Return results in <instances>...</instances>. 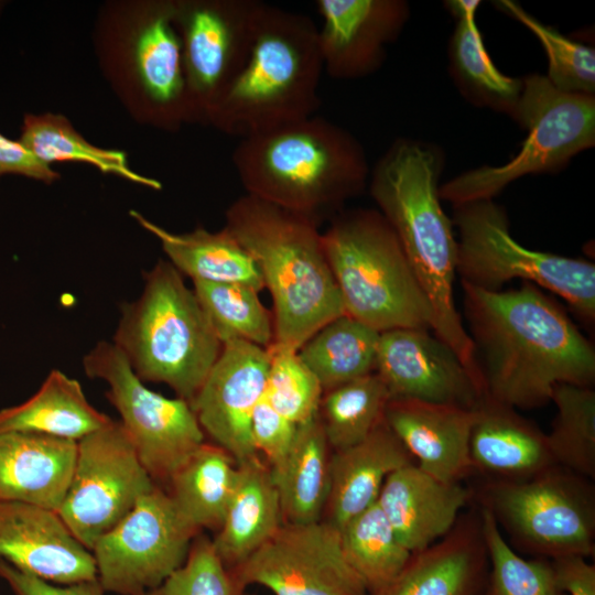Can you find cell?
Wrapping results in <instances>:
<instances>
[{
	"label": "cell",
	"mask_w": 595,
	"mask_h": 595,
	"mask_svg": "<svg viewBox=\"0 0 595 595\" xmlns=\"http://www.w3.org/2000/svg\"><path fill=\"white\" fill-rule=\"evenodd\" d=\"M462 286L484 394L531 409L550 402L558 385H593L592 343L540 288L529 282L507 291Z\"/></svg>",
	"instance_id": "cell-1"
},
{
	"label": "cell",
	"mask_w": 595,
	"mask_h": 595,
	"mask_svg": "<svg viewBox=\"0 0 595 595\" xmlns=\"http://www.w3.org/2000/svg\"><path fill=\"white\" fill-rule=\"evenodd\" d=\"M443 164L436 145L397 139L376 163L369 191L429 301L432 332L454 349L483 386L472 340L454 301L457 242L439 195Z\"/></svg>",
	"instance_id": "cell-2"
},
{
	"label": "cell",
	"mask_w": 595,
	"mask_h": 595,
	"mask_svg": "<svg viewBox=\"0 0 595 595\" xmlns=\"http://www.w3.org/2000/svg\"><path fill=\"white\" fill-rule=\"evenodd\" d=\"M232 164L246 194L317 224L360 194L370 173L355 137L315 115L240 139Z\"/></svg>",
	"instance_id": "cell-3"
},
{
	"label": "cell",
	"mask_w": 595,
	"mask_h": 595,
	"mask_svg": "<svg viewBox=\"0 0 595 595\" xmlns=\"http://www.w3.org/2000/svg\"><path fill=\"white\" fill-rule=\"evenodd\" d=\"M316 221L245 194L227 208V229L256 261L273 303V344L299 350L346 314Z\"/></svg>",
	"instance_id": "cell-4"
},
{
	"label": "cell",
	"mask_w": 595,
	"mask_h": 595,
	"mask_svg": "<svg viewBox=\"0 0 595 595\" xmlns=\"http://www.w3.org/2000/svg\"><path fill=\"white\" fill-rule=\"evenodd\" d=\"M323 71L313 20L266 4L245 66L206 122L242 139L314 116Z\"/></svg>",
	"instance_id": "cell-5"
},
{
	"label": "cell",
	"mask_w": 595,
	"mask_h": 595,
	"mask_svg": "<svg viewBox=\"0 0 595 595\" xmlns=\"http://www.w3.org/2000/svg\"><path fill=\"white\" fill-rule=\"evenodd\" d=\"M140 296L121 306L113 344L142 381L162 382L188 403L223 343L183 275L165 260L144 273Z\"/></svg>",
	"instance_id": "cell-6"
},
{
	"label": "cell",
	"mask_w": 595,
	"mask_h": 595,
	"mask_svg": "<svg viewBox=\"0 0 595 595\" xmlns=\"http://www.w3.org/2000/svg\"><path fill=\"white\" fill-rule=\"evenodd\" d=\"M322 240L347 315L378 333L431 329L429 301L394 231L378 210L338 213Z\"/></svg>",
	"instance_id": "cell-7"
},
{
	"label": "cell",
	"mask_w": 595,
	"mask_h": 595,
	"mask_svg": "<svg viewBox=\"0 0 595 595\" xmlns=\"http://www.w3.org/2000/svg\"><path fill=\"white\" fill-rule=\"evenodd\" d=\"M458 231L456 274L461 282L500 291L520 279L561 296L587 324L595 321V266L580 258L531 250L509 229L502 206L483 199L454 206Z\"/></svg>",
	"instance_id": "cell-8"
},
{
	"label": "cell",
	"mask_w": 595,
	"mask_h": 595,
	"mask_svg": "<svg viewBox=\"0 0 595 595\" xmlns=\"http://www.w3.org/2000/svg\"><path fill=\"white\" fill-rule=\"evenodd\" d=\"M513 120L528 131L520 151L502 165L464 172L439 188L454 206L493 199L507 185L531 174L558 172L595 144V95L556 89L539 74L522 78Z\"/></svg>",
	"instance_id": "cell-9"
},
{
	"label": "cell",
	"mask_w": 595,
	"mask_h": 595,
	"mask_svg": "<svg viewBox=\"0 0 595 595\" xmlns=\"http://www.w3.org/2000/svg\"><path fill=\"white\" fill-rule=\"evenodd\" d=\"M591 479L560 465L522 480H493L486 508L528 551L551 560L588 559L595 550V490Z\"/></svg>",
	"instance_id": "cell-10"
},
{
	"label": "cell",
	"mask_w": 595,
	"mask_h": 595,
	"mask_svg": "<svg viewBox=\"0 0 595 595\" xmlns=\"http://www.w3.org/2000/svg\"><path fill=\"white\" fill-rule=\"evenodd\" d=\"M83 368L87 377L107 383L105 394L120 414L143 466L158 486H166L205 442L191 404L149 389L113 343L99 342L84 356Z\"/></svg>",
	"instance_id": "cell-11"
},
{
	"label": "cell",
	"mask_w": 595,
	"mask_h": 595,
	"mask_svg": "<svg viewBox=\"0 0 595 595\" xmlns=\"http://www.w3.org/2000/svg\"><path fill=\"white\" fill-rule=\"evenodd\" d=\"M155 486L129 434L112 420L77 441L73 475L57 513L90 551Z\"/></svg>",
	"instance_id": "cell-12"
},
{
	"label": "cell",
	"mask_w": 595,
	"mask_h": 595,
	"mask_svg": "<svg viewBox=\"0 0 595 595\" xmlns=\"http://www.w3.org/2000/svg\"><path fill=\"white\" fill-rule=\"evenodd\" d=\"M198 532L156 485L94 544L97 580L118 595L153 588L184 564Z\"/></svg>",
	"instance_id": "cell-13"
},
{
	"label": "cell",
	"mask_w": 595,
	"mask_h": 595,
	"mask_svg": "<svg viewBox=\"0 0 595 595\" xmlns=\"http://www.w3.org/2000/svg\"><path fill=\"white\" fill-rule=\"evenodd\" d=\"M266 3L174 0L191 121L206 118L245 66Z\"/></svg>",
	"instance_id": "cell-14"
},
{
	"label": "cell",
	"mask_w": 595,
	"mask_h": 595,
	"mask_svg": "<svg viewBox=\"0 0 595 595\" xmlns=\"http://www.w3.org/2000/svg\"><path fill=\"white\" fill-rule=\"evenodd\" d=\"M229 572L241 592L257 584L274 595L369 594L345 558L339 529L328 521L283 523Z\"/></svg>",
	"instance_id": "cell-15"
},
{
	"label": "cell",
	"mask_w": 595,
	"mask_h": 595,
	"mask_svg": "<svg viewBox=\"0 0 595 595\" xmlns=\"http://www.w3.org/2000/svg\"><path fill=\"white\" fill-rule=\"evenodd\" d=\"M127 31L122 62L145 118L169 129L191 121L174 0L139 4Z\"/></svg>",
	"instance_id": "cell-16"
},
{
	"label": "cell",
	"mask_w": 595,
	"mask_h": 595,
	"mask_svg": "<svg viewBox=\"0 0 595 595\" xmlns=\"http://www.w3.org/2000/svg\"><path fill=\"white\" fill-rule=\"evenodd\" d=\"M424 328L380 333L375 371L391 399L474 409L484 389L454 349Z\"/></svg>",
	"instance_id": "cell-17"
},
{
	"label": "cell",
	"mask_w": 595,
	"mask_h": 595,
	"mask_svg": "<svg viewBox=\"0 0 595 595\" xmlns=\"http://www.w3.org/2000/svg\"><path fill=\"white\" fill-rule=\"evenodd\" d=\"M269 365L268 348L239 339L226 342L190 403L204 434L237 464L258 458L250 421L264 396Z\"/></svg>",
	"instance_id": "cell-18"
},
{
	"label": "cell",
	"mask_w": 595,
	"mask_h": 595,
	"mask_svg": "<svg viewBox=\"0 0 595 595\" xmlns=\"http://www.w3.org/2000/svg\"><path fill=\"white\" fill-rule=\"evenodd\" d=\"M315 7L323 68L337 79L377 71L409 18L402 0H317Z\"/></svg>",
	"instance_id": "cell-19"
},
{
	"label": "cell",
	"mask_w": 595,
	"mask_h": 595,
	"mask_svg": "<svg viewBox=\"0 0 595 595\" xmlns=\"http://www.w3.org/2000/svg\"><path fill=\"white\" fill-rule=\"evenodd\" d=\"M0 559L55 584L97 580L95 560L57 511L0 500Z\"/></svg>",
	"instance_id": "cell-20"
},
{
	"label": "cell",
	"mask_w": 595,
	"mask_h": 595,
	"mask_svg": "<svg viewBox=\"0 0 595 595\" xmlns=\"http://www.w3.org/2000/svg\"><path fill=\"white\" fill-rule=\"evenodd\" d=\"M475 408L409 399H391L385 421L414 463L446 483H459L474 472L469 437Z\"/></svg>",
	"instance_id": "cell-21"
},
{
	"label": "cell",
	"mask_w": 595,
	"mask_h": 595,
	"mask_svg": "<svg viewBox=\"0 0 595 595\" xmlns=\"http://www.w3.org/2000/svg\"><path fill=\"white\" fill-rule=\"evenodd\" d=\"M470 497L459 483L442 482L412 463L386 478L377 505L401 544L415 553L453 529Z\"/></svg>",
	"instance_id": "cell-22"
},
{
	"label": "cell",
	"mask_w": 595,
	"mask_h": 595,
	"mask_svg": "<svg viewBox=\"0 0 595 595\" xmlns=\"http://www.w3.org/2000/svg\"><path fill=\"white\" fill-rule=\"evenodd\" d=\"M469 456L474 470L494 480H522L558 465L547 433L515 408L486 394L475 407Z\"/></svg>",
	"instance_id": "cell-23"
},
{
	"label": "cell",
	"mask_w": 595,
	"mask_h": 595,
	"mask_svg": "<svg viewBox=\"0 0 595 595\" xmlns=\"http://www.w3.org/2000/svg\"><path fill=\"white\" fill-rule=\"evenodd\" d=\"M76 454L74 440L28 432L0 434V500L57 511Z\"/></svg>",
	"instance_id": "cell-24"
},
{
	"label": "cell",
	"mask_w": 595,
	"mask_h": 595,
	"mask_svg": "<svg viewBox=\"0 0 595 595\" xmlns=\"http://www.w3.org/2000/svg\"><path fill=\"white\" fill-rule=\"evenodd\" d=\"M486 558L479 516L468 518L412 553L400 574L374 595H477Z\"/></svg>",
	"instance_id": "cell-25"
},
{
	"label": "cell",
	"mask_w": 595,
	"mask_h": 595,
	"mask_svg": "<svg viewBox=\"0 0 595 595\" xmlns=\"http://www.w3.org/2000/svg\"><path fill=\"white\" fill-rule=\"evenodd\" d=\"M414 463L383 421L361 442L329 456L327 520L338 529L377 502L386 478Z\"/></svg>",
	"instance_id": "cell-26"
},
{
	"label": "cell",
	"mask_w": 595,
	"mask_h": 595,
	"mask_svg": "<svg viewBox=\"0 0 595 595\" xmlns=\"http://www.w3.org/2000/svg\"><path fill=\"white\" fill-rule=\"evenodd\" d=\"M283 524L270 470L257 459L237 464L235 487L220 528L212 540L231 570L266 543Z\"/></svg>",
	"instance_id": "cell-27"
},
{
	"label": "cell",
	"mask_w": 595,
	"mask_h": 595,
	"mask_svg": "<svg viewBox=\"0 0 595 595\" xmlns=\"http://www.w3.org/2000/svg\"><path fill=\"white\" fill-rule=\"evenodd\" d=\"M130 215L160 241L167 261L193 282L237 283L258 292L264 289L256 261L224 227L218 231L197 227L177 234L136 210Z\"/></svg>",
	"instance_id": "cell-28"
},
{
	"label": "cell",
	"mask_w": 595,
	"mask_h": 595,
	"mask_svg": "<svg viewBox=\"0 0 595 595\" xmlns=\"http://www.w3.org/2000/svg\"><path fill=\"white\" fill-rule=\"evenodd\" d=\"M328 442L320 414L299 424L288 454L270 466L278 491L283 523L321 520L329 491Z\"/></svg>",
	"instance_id": "cell-29"
},
{
	"label": "cell",
	"mask_w": 595,
	"mask_h": 595,
	"mask_svg": "<svg viewBox=\"0 0 595 595\" xmlns=\"http://www.w3.org/2000/svg\"><path fill=\"white\" fill-rule=\"evenodd\" d=\"M111 421L89 403L78 380L54 369L31 398L0 410V434L28 432L78 441Z\"/></svg>",
	"instance_id": "cell-30"
},
{
	"label": "cell",
	"mask_w": 595,
	"mask_h": 595,
	"mask_svg": "<svg viewBox=\"0 0 595 595\" xmlns=\"http://www.w3.org/2000/svg\"><path fill=\"white\" fill-rule=\"evenodd\" d=\"M237 477V462L216 444L203 443L171 476L165 490L198 530H218Z\"/></svg>",
	"instance_id": "cell-31"
},
{
	"label": "cell",
	"mask_w": 595,
	"mask_h": 595,
	"mask_svg": "<svg viewBox=\"0 0 595 595\" xmlns=\"http://www.w3.org/2000/svg\"><path fill=\"white\" fill-rule=\"evenodd\" d=\"M377 331L340 315L312 335L298 350L323 393L375 371Z\"/></svg>",
	"instance_id": "cell-32"
},
{
	"label": "cell",
	"mask_w": 595,
	"mask_h": 595,
	"mask_svg": "<svg viewBox=\"0 0 595 595\" xmlns=\"http://www.w3.org/2000/svg\"><path fill=\"white\" fill-rule=\"evenodd\" d=\"M448 58L451 74L469 101L513 118L523 79L510 77L496 67L484 45L475 15L457 19Z\"/></svg>",
	"instance_id": "cell-33"
},
{
	"label": "cell",
	"mask_w": 595,
	"mask_h": 595,
	"mask_svg": "<svg viewBox=\"0 0 595 595\" xmlns=\"http://www.w3.org/2000/svg\"><path fill=\"white\" fill-rule=\"evenodd\" d=\"M18 140L46 165L51 166L56 162H80L93 165L105 174H115L152 190L162 188L159 181L130 169L126 153L91 144L62 115H26Z\"/></svg>",
	"instance_id": "cell-34"
},
{
	"label": "cell",
	"mask_w": 595,
	"mask_h": 595,
	"mask_svg": "<svg viewBox=\"0 0 595 595\" xmlns=\"http://www.w3.org/2000/svg\"><path fill=\"white\" fill-rule=\"evenodd\" d=\"M339 531L345 558L371 595L388 586L412 555L401 544L377 502Z\"/></svg>",
	"instance_id": "cell-35"
},
{
	"label": "cell",
	"mask_w": 595,
	"mask_h": 595,
	"mask_svg": "<svg viewBox=\"0 0 595 595\" xmlns=\"http://www.w3.org/2000/svg\"><path fill=\"white\" fill-rule=\"evenodd\" d=\"M389 400L376 372L325 392L318 414L329 447L338 451L365 440L383 421Z\"/></svg>",
	"instance_id": "cell-36"
},
{
	"label": "cell",
	"mask_w": 595,
	"mask_h": 595,
	"mask_svg": "<svg viewBox=\"0 0 595 595\" xmlns=\"http://www.w3.org/2000/svg\"><path fill=\"white\" fill-rule=\"evenodd\" d=\"M556 415L547 433L555 464L588 479L595 477V391L562 383L552 392Z\"/></svg>",
	"instance_id": "cell-37"
},
{
	"label": "cell",
	"mask_w": 595,
	"mask_h": 595,
	"mask_svg": "<svg viewBox=\"0 0 595 595\" xmlns=\"http://www.w3.org/2000/svg\"><path fill=\"white\" fill-rule=\"evenodd\" d=\"M193 284V291L223 344L234 339L263 348L273 344V316L261 303L258 291L237 283Z\"/></svg>",
	"instance_id": "cell-38"
},
{
	"label": "cell",
	"mask_w": 595,
	"mask_h": 595,
	"mask_svg": "<svg viewBox=\"0 0 595 595\" xmlns=\"http://www.w3.org/2000/svg\"><path fill=\"white\" fill-rule=\"evenodd\" d=\"M479 519L490 563L485 595H566L558 584L551 561L528 560L516 553L486 508L482 507Z\"/></svg>",
	"instance_id": "cell-39"
},
{
	"label": "cell",
	"mask_w": 595,
	"mask_h": 595,
	"mask_svg": "<svg viewBox=\"0 0 595 595\" xmlns=\"http://www.w3.org/2000/svg\"><path fill=\"white\" fill-rule=\"evenodd\" d=\"M495 6L530 30L548 57L549 82L559 90L595 95V50L562 35L528 13L519 3L499 0Z\"/></svg>",
	"instance_id": "cell-40"
},
{
	"label": "cell",
	"mask_w": 595,
	"mask_h": 595,
	"mask_svg": "<svg viewBox=\"0 0 595 595\" xmlns=\"http://www.w3.org/2000/svg\"><path fill=\"white\" fill-rule=\"evenodd\" d=\"M264 397L275 411L302 424L318 414L323 397L314 374L299 358L298 351L272 344Z\"/></svg>",
	"instance_id": "cell-41"
},
{
	"label": "cell",
	"mask_w": 595,
	"mask_h": 595,
	"mask_svg": "<svg viewBox=\"0 0 595 595\" xmlns=\"http://www.w3.org/2000/svg\"><path fill=\"white\" fill-rule=\"evenodd\" d=\"M212 540L196 537L184 564L158 586L136 595H240Z\"/></svg>",
	"instance_id": "cell-42"
},
{
	"label": "cell",
	"mask_w": 595,
	"mask_h": 595,
	"mask_svg": "<svg viewBox=\"0 0 595 595\" xmlns=\"http://www.w3.org/2000/svg\"><path fill=\"white\" fill-rule=\"evenodd\" d=\"M298 425L275 411L263 396L250 421L251 439L257 452L263 453L271 466L275 465L290 451Z\"/></svg>",
	"instance_id": "cell-43"
},
{
	"label": "cell",
	"mask_w": 595,
	"mask_h": 595,
	"mask_svg": "<svg viewBox=\"0 0 595 595\" xmlns=\"http://www.w3.org/2000/svg\"><path fill=\"white\" fill-rule=\"evenodd\" d=\"M0 578L10 587L13 595H105L98 580L74 584H55L28 574L0 559Z\"/></svg>",
	"instance_id": "cell-44"
},
{
	"label": "cell",
	"mask_w": 595,
	"mask_h": 595,
	"mask_svg": "<svg viewBox=\"0 0 595 595\" xmlns=\"http://www.w3.org/2000/svg\"><path fill=\"white\" fill-rule=\"evenodd\" d=\"M6 174H18L47 184L60 177L58 173L35 158L19 140L0 133V177Z\"/></svg>",
	"instance_id": "cell-45"
},
{
	"label": "cell",
	"mask_w": 595,
	"mask_h": 595,
	"mask_svg": "<svg viewBox=\"0 0 595 595\" xmlns=\"http://www.w3.org/2000/svg\"><path fill=\"white\" fill-rule=\"evenodd\" d=\"M556 581L566 595H595V565L582 556L551 560Z\"/></svg>",
	"instance_id": "cell-46"
},
{
	"label": "cell",
	"mask_w": 595,
	"mask_h": 595,
	"mask_svg": "<svg viewBox=\"0 0 595 595\" xmlns=\"http://www.w3.org/2000/svg\"><path fill=\"white\" fill-rule=\"evenodd\" d=\"M446 3L451 13H453L456 19H461L476 15L480 2L475 0H453L447 1Z\"/></svg>",
	"instance_id": "cell-47"
},
{
	"label": "cell",
	"mask_w": 595,
	"mask_h": 595,
	"mask_svg": "<svg viewBox=\"0 0 595 595\" xmlns=\"http://www.w3.org/2000/svg\"><path fill=\"white\" fill-rule=\"evenodd\" d=\"M240 595H256V594H246L245 592L241 593Z\"/></svg>",
	"instance_id": "cell-48"
}]
</instances>
